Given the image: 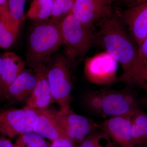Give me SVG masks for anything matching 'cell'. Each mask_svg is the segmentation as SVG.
Returning a JSON list of instances; mask_svg holds the SVG:
<instances>
[{"instance_id":"obj_1","label":"cell","mask_w":147,"mask_h":147,"mask_svg":"<svg viewBox=\"0 0 147 147\" xmlns=\"http://www.w3.org/2000/svg\"><path fill=\"white\" fill-rule=\"evenodd\" d=\"M96 26V42L100 45L121 65L122 73L117 82L137 87L135 65L138 46L131 38L124 26L119 12H114L102 18Z\"/></svg>"},{"instance_id":"obj_2","label":"cell","mask_w":147,"mask_h":147,"mask_svg":"<svg viewBox=\"0 0 147 147\" xmlns=\"http://www.w3.org/2000/svg\"><path fill=\"white\" fill-rule=\"evenodd\" d=\"M36 22L29 36L26 54L28 63L32 69L39 65L46 64L63 45L60 22L51 19Z\"/></svg>"},{"instance_id":"obj_3","label":"cell","mask_w":147,"mask_h":147,"mask_svg":"<svg viewBox=\"0 0 147 147\" xmlns=\"http://www.w3.org/2000/svg\"><path fill=\"white\" fill-rule=\"evenodd\" d=\"M59 28L65 56L72 62L84 58L96 42L95 29L84 25L71 11L61 21Z\"/></svg>"},{"instance_id":"obj_4","label":"cell","mask_w":147,"mask_h":147,"mask_svg":"<svg viewBox=\"0 0 147 147\" xmlns=\"http://www.w3.org/2000/svg\"><path fill=\"white\" fill-rule=\"evenodd\" d=\"M71 62L66 56L59 55L50 61L49 66L46 65L53 102L62 111L70 109L72 100Z\"/></svg>"},{"instance_id":"obj_5","label":"cell","mask_w":147,"mask_h":147,"mask_svg":"<svg viewBox=\"0 0 147 147\" xmlns=\"http://www.w3.org/2000/svg\"><path fill=\"white\" fill-rule=\"evenodd\" d=\"M140 110L137 98L131 90L103 89L100 117H132Z\"/></svg>"},{"instance_id":"obj_6","label":"cell","mask_w":147,"mask_h":147,"mask_svg":"<svg viewBox=\"0 0 147 147\" xmlns=\"http://www.w3.org/2000/svg\"><path fill=\"white\" fill-rule=\"evenodd\" d=\"M117 61L107 52H102L85 61L84 72L88 81L98 85L117 82Z\"/></svg>"},{"instance_id":"obj_7","label":"cell","mask_w":147,"mask_h":147,"mask_svg":"<svg viewBox=\"0 0 147 147\" xmlns=\"http://www.w3.org/2000/svg\"><path fill=\"white\" fill-rule=\"evenodd\" d=\"M36 110L9 109L0 113V133L8 138L33 132Z\"/></svg>"},{"instance_id":"obj_8","label":"cell","mask_w":147,"mask_h":147,"mask_svg":"<svg viewBox=\"0 0 147 147\" xmlns=\"http://www.w3.org/2000/svg\"><path fill=\"white\" fill-rule=\"evenodd\" d=\"M55 118L61 128L75 144H79L96 131L98 125L90 119L69 110L54 111Z\"/></svg>"},{"instance_id":"obj_9","label":"cell","mask_w":147,"mask_h":147,"mask_svg":"<svg viewBox=\"0 0 147 147\" xmlns=\"http://www.w3.org/2000/svg\"><path fill=\"white\" fill-rule=\"evenodd\" d=\"M113 0H75L72 12L86 26L95 29L102 18L114 12Z\"/></svg>"},{"instance_id":"obj_10","label":"cell","mask_w":147,"mask_h":147,"mask_svg":"<svg viewBox=\"0 0 147 147\" xmlns=\"http://www.w3.org/2000/svg\"><path fill=\"white\" fill-rule=\"evenodd\" d=\"M120 15L138 46L147 38V2L127 9Z\"/></svg>"},{"instance_id":"obj_11","label":"cell","mask_w":147,"mask_h":147,"mask_svg":"<svg viewBox=\"0 0 147 147\" xmlns=\"http://www.w3.org/2000/svg\"><path fill=\"white\" fill-rule=\"evenodd\" d=\"M33 69L36 73L37 83L33 91L27 99L24 108L31 110L45 109L53 102L46 64L39 65Z\"/></svg>"},{"instance_id":"obj_12","label":"cell","mask_w":147,"mask_h":147,"mask_svg":"<svg viewBox=\"0 0 147 147\" xmlns=\"http://www.w3.org/2000/svg\"><path fill=\"white\" fill-rule=\"evenodd\" d=\"M131 117L120 116L106 119L101 124V130L121 147H134L131 136Z\"/></svg>"},{"instance_id":"obj_13","label":"cell","mask_w":147,"mask_h":147,"mask_svg":"<svg viewBox=\"0 0 147 147\" xmlns=\"http://www.w3.org/2000/svg\"><path fill=\"white\" fill-rule=\"evenodd\" d=\"M36 111L33 132L52 142L61 138H69L56 120L54 111L47 108Z\"/></svg>"},{"instance_id":"obj_14","label":"cell","mask_w":147,"mask_h":147,"mask_svg":"<svg viewBox=\"0 0 147 147\" xmlns=\"http://www.w3.org/2000/svg\"><path fill=\"white\" fill-rule=\"evenodd\" d=\"M37 83L35 71L25 68L9 87L5 98L18 101L28 99L36 86Z\"/></svg>"},{"instance_id":"obj_15","label":"cell","mask_w":147,"mask_h":147,"mask_svg":"<svg viewBox=\"0 0 147 147\" xmlns=\"http://www.w3.org/2000/svg\"><path fill=\"white\" fill-rule=\"evenodd\" d=\"M2 57L0 96L5 97L9 87L25 68L26 64L22 58L13 52H6Z\"/></svg>"},{"instance_id":"obj_16","label":"cell","mask_w":147,"mask_h":147,"mask_svg":"<svg viewBox=\"0 0 147 147\" xmlns=\"http://www.w3.org/2000/svg\"><path fill=\"white\" fill-rule=\"evenodd\" d=\"M131 136L134 147L147 146V115L141 110L131 117Z\"/></svg>"},{"instance_id":"obj_17","label":"cell","mask_w":147,"mask_h":147,"mask_svg":"<svg viewBox=\"0 0 147 147\" xmlns=\"http://www.w3.org/2000/svg\"><path fill=\"white\" fill-rule=\"evenodd\" d=\"M54 0H33L27 16L35 21H48L53 14Z\"/></svg>"},{"instance_id":"obj_18","label":"cell","mask_w":147,"mask_h":147,"mask_svg":"<svg viewBox=\"0 0 147 147\" xmlns=\"http://www.w3.org/2000/svg\"><path fill=\"white\" fill-rule=\"evenodd\" d=\"M147 67V38L138 46L136 65L135 77L137 87L145 88V79Z\"/></svg>"},{"instance_id":"obj_19","label":"cell","mask_w":147,"mask_h":147,"mask_svg":"<svg viewBox=\"0 0 147 147\" xmlns=\"http://www.w3.org/2000/svg\"><path fill=\"white\" fill-rule=\"evenodd\" d=\"M26 0H8V12L9 25L13 30L19 31L26 18L25 5Z\"/></svg>"},{"instance_id":"obj_20","label":"cell","mask_w":147,"mask_h":147,"mask_svg":"<svg viewBox=\"0 0 147 147\" xmlns=\"http://www.w3.org/2000/svg\"><path fill=\"white\" fill-rule=\"evenodd\" d=\"M76 147H116L114 141L105 132L95 131Z\"/></svg>"},{"instance_id":"obj_21","label":"cell","mask_w":147,"mask_h":147,"mask_svg":"<svg viewBox=\"0 0 147 147\" xmlns=\"http://www.w3.org/2000/svg\"><path fill=\"white\" fill-rule=\"evenodd\" d=\"M16 147H50L43 137L34 132L19 135L15 144Z\"/></svg>"},{"instance_id":"obj_22","label":"cell","mask_w":147,"mask_h":147,"mask_svg":"<svg viewBox=\"0 0 147 147\" xmlns=\"http://www.w3.org/2000/svg\"><path fill=\"white\" fill-rule=\"evenodd\" d=\"M103 89L89 92L84 94L83 102L89 111L95 115L101 116V102Z\"/></svg>"},{"instance_id":"obj_23","label":"cell","mask_w":147,"mask_h":147,"mask_svg":"<svg viewBox=\"0 0 147 147\" xmlns=\"http://www.w3.org/2000/svg\"><path fill=\"white\" fill-rule=\"evenodd\" d=\"M75 0H54L51 19L60 22L71 12Z\"/></svg>"},{"instance_id":"obj_24","label":"cell","mask_w":147,"mask_h":147,"mask_svg":"<svg viewBox=\"0 0 147 147\" xmlns=\"http://www.w3.org/2000/svg\"><path fill=\"white\" fill-rule=\"evenodd\" d=\"M18 32L0 19V48L7 49L16 41Z\"/></svg>"},{"instance_id":"obj_25","label":"cell","mask_w":147,"mask_h":147,"mask_svg":"<svg viewBox=\"0 0 147 147\" xmlns=\"http://www.w3.org/2000/svg\"><path fill=\"white\" fill-rule=\"evenodd\" d=\"M8 0H0V19L9 26L8 12Z\"/></svg>"},{"instance_id":"obj_26","label":"cell","mask_w":147,"mask_h":147,"mask_svg":"<svg viewBox=\"0 0 147 147\" xmlns=\"http://www.w3.org/2000/svg\"><path fill=\"white\" fill-rule=\"evenodd\" d=\"M50 147H76V146L69 138H61L52 142Z\"/></svg>"},{"instance_id":"obj_27","label":"cell","mask_w":147,"mask_h":147,"mask_svg":"<svg viewBox=\"0 0 147 147\" xmlns=\"http://www.w3.org/2000/svg\"><path fill=\"white\" fill-rule=\"evenodd\" d=\"M121 5H123L127 8L133 7L147 2V0H118Z\"/></svg>"},{"instance_id":"obj_28","label":"cell","mask_w":147,"mask_h":147,"mask_svg":"<svg viewBox=\"0 0 147 147\" xmlns=\"http://www.w3.org/2000/svg\"><path fill=\"white\" fill-rule=\"evenodd\" d=\"M0 147H16L9 139L5 137H0Z\"/></svg>"},{"instance_id":"obj_29","label":"cell","mask_w":147,"mask_h":147,"mask_svg":"<svg viewBox=\"0 0 147 147\" xmlns=\"http://www.w3.org/2000/svg\"><path fill=\"white\" fill-rule=\"evenodd\" d=\"M3 66V59L2 56L0 55V86H1V74L2 69Z\"/></svg>"},{"instance_id":"obj_30","label":"cell","mask_w":147,"mask_h":147,"mask_svg":"<svg viewBox=\"0 0 147 147\" xmlns=\"http://www.w3.org/2000/svg\"><path fill=\"white\" fill-rule=\"evenodd\" d=\"M145 90L147 92V67L146 69V79H145Z\"/></svg>"}]
</instances>
